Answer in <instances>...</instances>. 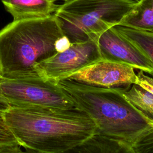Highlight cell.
<instances>
[{
    "label": "cell",
    "instance_id": "6da1fadb",
    "mask_svg": "<svg viewBox=\"0 0 153 153\" xmlns=\"http://www.w3.org/2000/svg\"><path fill=\"white\" fill-rule=\"evenodd\" d=\"M18 144L37 153H63L96 133L83 111L10 106L1 113Z\"/></svg>",
    "mask_w": 153,
    "mask_h": 153
},
{
    "label": "cell",
    "instance_id": "7a4b0ae2",
    "mask_svg": "<svg viewBox=\"0 0 153 153\" xmlns=\"http://www.w3.org/2000/svg\"><path fill=\"white\" fill-rule=\"evenodd\" d=\"M63 35L54 14L8 23L0 30L1 77H40L36 65L57 53L56 42Z\"/></svg>",
    "mask_w": 153,
    "mask_h": 153
},
{
    "label": "cell",
    "instance_id": "3957f363",
    "mask_svg": "<svg viewBox=\"0 0 153 153\" xmlns=\"http://www.w3.org/2000/svg\"><path fill=\"white\" fill-rule=\"evenodd\" d=\"M76 108L87 114L96 125V133L131 143L151 123L124 97L123 90L77 82H57Z\"/></svg>",
    "mask_w": 153,
    "mask_h": 153
},
{
    "label": "cell",
    "instance_id": "277c9868",
    "mask_svg": "<svg viewBox=\"0 0 153 153\" xmlns=\"http://www.w3.org/2000/svg\"><path fill=\"white\" fill-rule=\"evenodd\" d=\"M133 0H71L53 14L71 44L97 40L106 30L119 24L131 10Z\"/></svg>",
    "mask_w": 153,
    "mask_h": 153
},
{
    "label": "cell",
    "instance_id": "5b68a950",
    "mask_svg": "<svg viewBox=\"0 0 153 153\" xmlns=\"http://www.w3.org/2000/svg\"><path fill=\"white\" fill-rule=\"evenodd\" d=\"M0 98L10 106L70 109L73 102L56 82L36 78H0Z\"/></svg>",
    "mask_w": 153,
    "mask_h": 153
},
{
    "label": "cell",
    "instance_id": "8992f818",
    "mask_svg": "<svg viewBox=\"0 0 153 153\" xmlns=\"http://www.w3.org/2000/svg\"><path fill=\"white\" fill-rule=\"evenodd\" d=\"M97 40L72 44L66 50L56 53L35 66L40 77L57 82L96 62L102 60Z\"/></svg>",
    "mask_w": 153,
    "mask_h": 153
},
{
    "label": "cell",
    "instance_id": "52a82bcc",
    "mask_svg": "<svg viewBox=\"0 0 153 153\" xmlns=\"http://www.w3.org/2000/svg\"><path fill=\"white\" fill-rule=\"evenodd\" d=\"M66 79L92 86L123 91L138 81L133 67L104 60L82 68Z\"/></svg>",
    "mask_w": 153,
    "mask_h": 153
},
{
    "label": "cell",
    "instance_id": "ba28073f",
    "mask_svg": "<svg viewBox=\"0 0 153 153\" xmlns=\"http://www.w3.org/2000/svg\"><path fill=\"white\" fill-rule=\"evenodd\" d=\"M97 42L102 60L128 65L153 76V64L114 26L102 33Z\"/></svg>",
    "mask_w": 153,
    "mask_h": 153
},
{
    "label": "cell",
    "instance_id": "9c48e42d",
    "mask_svg": "<svg viewBox=\"0 0 153 153\" xmlns=\"http://www.w3.org/2000/svg\"><path fill=\"white\" fill-rule=\"evenodd\" d=\"M138 81L123 91L127 100L151 124H153V78L140 71Z\"/></svg>",
    "mask_w": 153,
    "mask_h": 153
},
{
    "label": "cell",
    "instance_id": "30bf717a",
    "mask_svg": "<svg viewBox=\"0 0 153 153\" xmlns=\"http://www.w3.org/2000/svg\"><path fill=\"white\" fill-rule=\"evenodd\" d=\"M57 0H1L13 20L45 17L53 14L59 7Z\"/></svg>",
    "mask_w": 153,
    "mask_h": 153
},
{
    "label": "cell",
    "instance_id": "8fae6325",
    "mask_svg": "<svg viewBox=\"0 0 153 153\" xmlns=\"http://www.w3.org/2000/svg\"><path fill=\"white\" fill-rule=\"evenodd\" d=\"M63 153H134L130 144L120 139L95 133Z\"/></svg>",
    "mask_w": 153,
    "mask_h": 153
},
{
    "label": "cell",
    "instance_id": "7c38bea8",
    "mask_svg": "<svg viewBox=\"0 0 153 153\" xmlns=\"http://www.w3.org/2000/svg\"><path fill=\"white\" fill-rule=\"evenodd\" d=\"M118 25L153 32V0H137Z\"/></svg>",
    "mask_w": 153,
    "mask_h": 153
},
{
    "label": "cell",
    "instance_id": "4fadbf2b",
    "mask_svg": "<svg viewBox=\"0 0 153 153\" xmlns=\"http://www.w3.org/2000/svg\"><path fill=\"white\" fill-rule=\"evenodd\" d=\"M114 27L122 36L139 49L153 64V32L137 30L120 25Z\"/></svg>",
    "mask_w": 153,
    "mask_h": 153
},
{
    "label": "cell",
    "instance_id": "5bb4252c",
    "mask_svg": "<svg viewBox=\"0 0 153 153\" xmlns=\"http://www.w3.org/2000/svg\"><path fill=\"white\" fill-rule=\"evenodd\" d=\"M130 146L134 153H153V124L140 133Z\"/></svg>",
    "mask_w": 153,
    "mask_h": 153
},
{
    "label": "cell",
    "instance_id": "9a60e30c",
    "mask_svg": "<svg viewBox=\"0 0 153 153\" xmlns=\"http://www.w3.org/2000/svg\"><path fill=\"white\" fill-rule=\"evenodd\" d=\"M10 105L0 98V146L18 144L15 137L5 124L1 113Z\"/></svg>",
    "mask_w": 153,
    "mask_h": 153
},
{
    "label": "cell",
    "instance_id": "2e32d148",
    "mask_svg": "<svg viewBox=\"0 0 153 153\" xmlns=\"http://www.w3.org/2000/svg\"><path fill=\"white\" fill-rule=\"evenodd\" d=\"M71 44H72L71 43L68 38L65 35H63L56 41L55 44L56 50L57 53L62 52L68 49Z\"/></svg>",
    "mask_w": 153,
    "mask_h": 153
},
{
    "label": "cell",
    "instance_id": "e0dca14e",
    "mask_svg": "<svg viewBox=\"0 0 153 153\" xmlns=\"http://www.w3.org/2000/svg\"><path fill=\"white\" fill-rule=\"evenodd\" d=\"M0 153H24L19 144L0 146Z\"/></svg>",
    "mask_w": 153,
    "mask_h": 153
},
{
    "label": "cell",
    "instance_id": "ac0fdd59",
    "mask_svg": "<svg viewBox=\"0 0 153 153\" xmlns=\"http://www.w3.org/2000/svg\"><path fill=\"white\" fill-rule=\"evenodd\" d=\"M61 1H63L64 2H67V1H71V0H61Z\"/></svg>",
    "mask_w": 153,
    "mask_h": 153
},
{
    "label": "cell",
    "instance_id": "d6986e66",
    "mask_svg": "<svg viewBox=\"0 0 153 153\" xmlns=\"http://www.w3.org/2000/svg\"><path fill=\"white\" fill-rule=\"evenodd\" d=\"M1 78V72H0V78Z\"/></svg>",
    "mask_w": 153,
    "mask_h": 153
},
{
    "label": "cell",
    "instance_id": "ffe728a7",
    "mask_svg": "<svg viewBox=\"0 0 153 153\" xmlns=\"http://www.w3.org/2000/svg\"><path fill=\"white\" fill-rule=\"evenodd\" d=\"M133 1H136V0H133Z\"/></svg>",
    "mask_w": 153,
    "mask_h": 153
},
{
    "label": "cell",
    "instance_id": "44dd1931",
    "mask_svg": "<svg viewBox=\"0 0 153 153\" xmlns=\"http://www.w3.org/2000/svg\"></svg>",
    "mask_w": 153,
    "mask_h": 153
}]
</instances>
